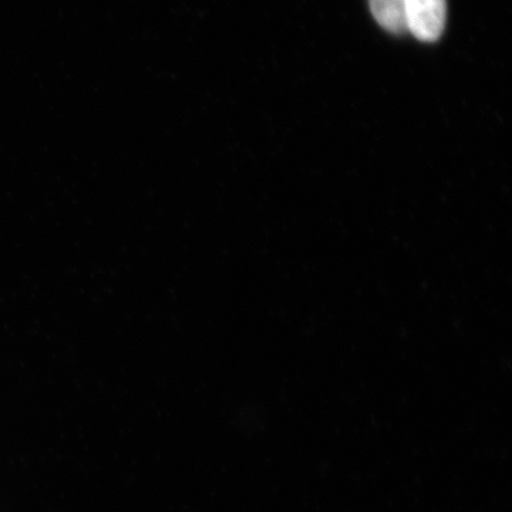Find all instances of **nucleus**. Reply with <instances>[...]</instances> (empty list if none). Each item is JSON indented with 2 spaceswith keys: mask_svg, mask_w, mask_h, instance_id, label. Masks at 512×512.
Listing matches in <instances>:
<instances>
[{
  "mask_svg": "<svg viewBox=\"0 0 512 512\" xmlns=\"http://www.w3.org/2000/svg\"><path fill=\"white\" fill-rule=\"evenodd\" d=\"M446 0H406V28L421 42H436L446 28Z\"/></svg>",
  "mask_w": 512,
  "mask_h": 512,
  "instance_id": "1",
  "label": "nucleus"
},
{
  "mask_svg": "<svg viewBox=\"0 0 512 512\" xmlns=\"http://www.w3.org/2000/svg\"><path fill=\"white\" fill-rule=\"evenodd\" d=\"M373 18L387 32L403 35L406 28V0H369Z\"/></svg>",
  "mask_w": 512,
  "mask_h": 512,
  "instance_id": "2",
  "label": "nucleus"
}]
</instances>
